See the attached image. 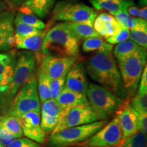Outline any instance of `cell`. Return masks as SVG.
Here are the masks:
<instances>
[{
	"mask_svg": "<svg viewBox=\"0 0 147 147\" xmlns=\"http://www.w3.org/2000/svg\"><path fill=\"white\" fill-rule=\"evenodd\" d=\"M118 64L127 97L130 99L137 92L141 75L146 65V50L142 49L119 61Z\"/></svg>",
	"mask_w": 147,
	"mask_h": 147,
	"instance_id": "277c9868",
	"label": "cell"
},
{
	"mask_svg": "<svg viewBox=\"0 0 147 147\" xmlns=\"http://www.w3.org/2000/svg\"><path fill=\"white\" fill-rule=\"evenodd\" d=\"M38 91L39 94L40 103L51 99L50 81L51 78L47 74L42 66L38 65L36 73Z\"/></svg>",
	"mask_w": 147,
	"mask_h": 147,
	"instance_id": "7402d4cb",
	"label": "cell"
},
{
	"mask_svg": "<svg viewBox=\"0 0 147 147\" xmlns=\"http://www.w3.org/2000/svg\"><path fill=\"white\" fill-rule=\"evenodd\" d=\"M86 96L89 104L101 120H108L115 115L126 100L102 86L92 82L89 84Z\"/></svg>",
	"mask_w": 147,
	"mask_h": 147,
	"instance_id": "5b68a950",
	"label": "cell"
},
{
	"mask_svg": "<svg viewBox=\"0 0 147 147\" xmlns=\"http://www.w3.org/2000/svg\"><path fill=\"white\" fill-rule=\"evenodd\" d=\"M15 63L16 61L10 63L0 64V78L4 81L8 87L13 76Z\"/></svg>",
	"mask_w": 147,
	"mask_h": 147,
	"instance_id": "836d02e7",
	"label": "cell"
},
{
	"mask_svg": "<svg viewBox=\"0 0 147 147\" xmlns=\"http://www.w3.org/2000/svg\"><path fill=\"white\" fill-rule=\"evenodd\" d=\"M47 30L28 36H18L14 35V47L33 52L36 55L37 65L41 61L45 55L42 53V46Z\"/></svg>",
	"mask_w": 147,
	"mask_h": 147,
	"instance_id": "2e32d148",
	"label": "cell"
},
{
	"mask_svg": "<svg viewBox=\"0 0 147 147\" xmlns=\"http://www.w3.org/2000/svg\"><path fill=\"white\" fill-rule=\"evenodd\" d=\"M66 75L59 77L55 79H51L50 81V93L51 99L57 100V97L63 91L65 87Z\"/></svg>",
	"mask_w": 147,
	"mask_h": 147,
	"instance_id": "4dcf8cb0",
	"label": "cell"
},
{
	"mask_svg": "<svg viewBox=\"0 0 147 147\" xmlns=\"http://www.w3.org/2000/svg\"><path fill=\"white\" fill-rule=\"evenodd\" d=\"M116 114L119 117L123 138L128 139L139 131L136 115L130 105L129 99H126L125 102L116 112Z\"/></svg>",
	"mask_w": 147,
	"mask_h": 147,
	"instance_id": "5bb4252c",
	"label": "cell"
},
{
	"mask_svg": "<svg viewBox=\"0 0 147 147\" xmlns=\"http://www.w3.org/2000/svg\"><path fill=\"white\" fill-rule=\"evenodd\" d=\"M59 121L60 119L57 117L40 115V125L45 134L52 133Z\"/></svg>",
	"mask_w": 147,
	"mask_h": 147,
	"instance_id": "d6a6232c",
	"label": "cell"
},
{
	"mask_svg": "<svg viewBox=\"0 0 147 147\" xmlns=\"http://www.w3.org/2000/svg\"><path fill=\"white\" fill-rule=\"evenodd\" d=\"M89 82L86 76L83 63L76 61L66 75L65 87L77 93L86 95Z\"/></svg>",
	"mask_w": 147,
	"mask_h": 147,
	"instance_id": "9a60e30c",
	"label": "cell"
},
{
	"mask_svg": "<svg viewBox=\"0 0 147 147\" xmlns=\"http://www.w3.org/2000/svg\"><path fill=\"white\" fill-rule=\"evenodd\" d=\"M3 1L9 7V8L16 10L25 2V0H3Z\"/></svg>",
	"mask_w": 147,
	"mask_h": 147,
	"instance_id": "b9f144b4",
	"label": "cell"
},
{
	"mask_svg": "<svg viewBox=\"0 0 147 147\" xmlns=\"http://www.w3.org/2000/svg\"><path fill=\"white\" fill-rule=\"evenodd\" d=\"M14 20L36 27L38 29H44L45 28V23L42 21L38 16L35 15L30 10H25L23 12H17V13H16Z\"/></svg>",
	"mask_w": 147,
	"mask_h": 147,
	"instance_id": "83f0119b",
	"label": "cell"
},
{
	"mask_svg": "<svg viewBox=\"0 0 147 147\" xmlns=\"http://www.w3.org/2000/svg\"><path fill=\"white\" fill-rule=\"evenodd\" d=\"M123 147H146V134L138 131L133 136L126 140Z\"/></svg>",
	"mask_w": 147,
	"mask_h": 147,
	"instance_id": "1f68e13d",
	"label": "cell"
},
{
	"mask_svg": "<svg viewBox=\"0 0 147 147\" xmlns=\"http://www.w3.org/2000/svg\"><path fill=\"white\" fill-rule=\"evenodd\" d=\"M0 125L8 130L16 137V138H19L23 136V131L18 119L14 116L8 114L0 116Z\"/></svg>",
	"mask_w": 147,
	"mask_h": 147,
	"instance_id": "484cf974",
	"label": "cell"
},
{
	"mask_svg": "<svg viewBox=\"0 0 147 147\" xmlns=\"http://www.w3.org/2000/svg\"><path fill=\"white\" fill-rule=\"evenodd\" d=\"M122 131L119 124V117L115 113L113 119L96 132L94 135L74 146H92V147H108L115 146L119 144L122 140Z\"/></svg>",
	"mask_w": 147,
	"mask_h": 147,
	"instance_id": "9c48e42d",
	"label": "cell"
},
{
	"mask_svg": "<svg viewBox=\"0 0 147 147\" xmlns=\"http://www.w3.org/2000/svg\"><path fill=\"white\" fill-rule=\"evenodd\" d=\"M16 11L8 10L0 14V52L14 47V18Z\"/></svg>",
	"mask_w": 147,
	"mask_h": 147,
	"instance_id": "4fadbf2b",
	"label": "cell"
},
{
	"mask_svg": "<svg viewBox=\"0 0 147 147\" xmlns=\"http://www.w3.org/2000/svg\"><path fill=\"white\" fill-rule=\"evenodd\" d=\"M139 88L138 92L140 93H147V67L145 66L143 70L140 79Z\"/></svg>",
	"mask_w": 147,
	"mask_h": 147,
	"instance_id": "ab89813d",
	"label": "cell"
},
{
	"mask_svg": "<svg viewBox=\"0 0 147 147\" xmlns=\"http://www.w3.org/2000/svg\"><path fill=\"white\" fill-rule=\"evenodd\" d=\"M8 10H11V9L9 8V7L5 3V1L3 0H0V14Z\"/></svg>",
	"mask_w": 147,
	"mask_h": 147,
	"instance_id": "f6af8a7d",
	"label": "cell"
},
{
	"mask_svg": "<svg viewBox=\"0 0 147 147\" xmlns=\"http://www.w3.org/2000/svg\"><path fill=\"white\" fill-rule=\"evenodd\" d=\"M86 67L90 78L99 85L121 98H127L118 65L112 52L97 53L89 59Z\"/></svg>",
	"mask_w": 147,
	"mask_h": 147,
	"instance_id": "6da1fadb",
	"label": "cell"
},
{
	"mask_svg": "<svg viewBox=\"0 0 147 147\" xmlns=\"http://www.w3.org/2000/svg\"><path fill=\"white\" fill-rule=\"evenodd\" d=\"M142 49V48H141L132 40H128L116 45L114 49L113 55L117 59V61H119Z\"/></svg>",
	"mask_w": 147,
	"mask_h": 147,
	"instance_id": "cb8c5ba5",
	"label": "cell"
},
{
	"mask_svg": "<svg viewBox=\"0 0 147 147\" xmlns=\"http://www.w3.org/2000/svg\"><path fill=\"white\" fill-rule=\"evenodd\" d=\"M82 48L85 53L112 52L113 50V46L104 41L100 37H92L84 40Z\"/></svg>",
	"mask_w": 147,
	"mask_h": 147,
	"instance_id": "603a6c76",
	"label": "cell"
},
{
	"mask_svg": "<svg viewBox=\"0 0 147 147\" xmlns=\"http://www.w3.org/2000/svg\"><path fill=\"white\" fill-rule=\"evenodd\" d=\"M129 39L141 48L147 49V21H144L129 30Z\"/></svg>",
	"mask_w": 147,
	"mask_h": 147,
	"instance_id": "d4e9b609",
	"label": "cell"
},
{
	"mask_svg": "<svg viewBox=\"0 0 147 147\" xmlns=\"http://www.w3.org/2000/svg\"><path fill=\"white\" fill-rule=\"evenodd\" d=\"M0 147H5L4 146H3V145H2L1 144V143H0Z\"/></svg>",
	"mask_w": 147,
	"mask_h": 147,
	"instance_id": "c3c4849f",
	"label": "cell"
},
{
	"mask_svg": "<svg viewBox=\"0 0 147 147\" xmlns=\"http://www.w3.org/2000/svg\"><path fill=\"white\" fill-rule=\"evenodd\" d=\"M42 53L45 55L78 57L79 40L65 22L57 23L47 31L42 42Z\"/></svg>",
	"mask_w": 147,
	"mask_h": 147,
	"instance_id": "7a4b0ae2",
	"label": "cell"
},
{
	"mask_svg": "<svg viewBox=\"0 0 147 147\" xmlns=\"http://www.w3.org/2000/svg\"><path fill=\"white\" fill-rule=\"evenodd\" d=\"M97 15L94 9L84 3L61 1L53 9L52 21L93 24Z\"/></svg>",
	"mask_w": 147,
	"mask_h": 147,
	"instance_id": "ba28073f",
	"label": "cell"
},
{
	"mask_svg": "<svg viewBox=\"0 0 147 147\" xmlns=\"http://www.w3.org/2000/svg\"><path fill=\"white\" fill-rule=\"evenodd\" d=\"M40 105L36 73H35L14 95L9 105L7 114L18 119L28 112L40 113Z\"/></svg>",
	"mask_w": 147,
	"mask_h": 147,
	"instance_id": "52a82bcc",
	"label": "cell"
},
{
	"mask_svg": "<svg viewBox=\"0 0 147 147\" xmlns=\"http://www.w3.org/2000/svg\"><path fill=\"white\" fill-rule=\"evenodd\" d=\"M55 0H25L23 4L28 8L35 15L45 18L51 13Z\"/></svg>",
	"mask_w": 147,
	"mask_h": 147,
	"instance_id": "d6986e66",
	"label": "cell"
},
{
	"mask_svg": "<svg viewBox=\"0 0 147 147\" xmlns=\"http://www.w3.org/2000/svg\"><path fill=\"white\" fill-rule=\"evenodd\" d=\"M126 142V139L123 138L122 140L121 141L119 144L115 145V146H108V147H123L125 143ZM81 147H92V146H81Z\"/></svg>",
	"mask_w": 147,
	"mask_h": 147,
	"instance_id": "bcb514c9",
	"label": "cell"
},
{
	"mask_svg": "<svg viewBox=\"0 0 147 147\" xmlns=\"http://www.w3.org/2000/svg\"><path fill=\"white\" fill-rule=\"evenodd\" d=\"M8 147H41L40 144L37 143L27 138H16Z\"/></svg>",
	"mask_w": 147,
	"mask_h": 147,
	"instance_id": "d590c367",
	"label": "cell"
},
{
	"mask_svg": "<svg viewBox=\"0 0 147 147\" xmlns=\"http://www.w3.org/2000/svg\"><path fill=\"white\" fill-rule=\"evenodd\" d=\"M147 4V0H139V5L140 7L146 6Z\"/></svg>",
	"mask_w": 147,
	"mask_h": 147,
	"instance_id": "7dc6e473",
	"label": "cell"
},
{
	"mask_svg": "<svg viewBox=\"0 0 147 147\" xmlns=\"http://www.w3.org/2000/svg\"><path fill=\"white\" fill-rule=\"evenodd\" d=\"M126 10L127 12L129 14L130 16H132V17H136V16H138L140 15V9L138 8V7L134 4L133 1L131 0V1L129 2V3L127 5L126 7Z\"/></svg>",
	"mask_w": 147,
	"mask_h": 147,
	"instance_id": "60d3db41",
	"label": "cell"
},
{
	"mask_svg": "<svg viewBox=\"0 0 147 147\" xmlns=\"http://www.w3.org/2000/svg\"><path fill=\"white\" fill-rule=\"evenodd\" d=\"M40 112H41L40 115L57 117L60 119V120L63 115V108L59 104L56 100H53V99H49L41 103Z\"/></svg>",
	"mask_w": 147,
	"mask_h": 147,
	"instance_id": "4316f807",
	"label": "cell"
},
{
	"mask_svg": "<svg viewBox=\"0 0 147 147\" xmlns=\"http://www.w3.org/2000/svg\"><path fill=\"white\" fill-rule=\"evenodd\" d=\"M93 8L97 10H106L111 15L114 16L116 13L123 8L131 0H89Z\"/></svg>",
	"mask_w": 147,
	"mask_h": 147,
	"instance_id": "44dd1931",
	"label": "cell"
},
{
	"mask_svg": "<svg viewBox=\"0 0 147 147\" xmlns=\"http://www.w3.org/2000/svg\"><path fill=\"white\" fill-rule=\"evenodd\" d=\"M139 17L145 21H147V7L146 6L142 7L140 9V15Z\"/></svg>",
	"mask_w": 147,
	"mask_h": 147,
	"instance_id": "ee69618b",
	"label": "cell"
},
{
	"mask_svg": "<svg viewBox=\"0 0 147 147\" xmlns=\"http://www.w3.org/2000/svg\"><path fill=\"white\" fill-rule=\"evenodd\" d=\"M14 35L18 36H28L42 32L43 29H38L36 27L26 25L14 20Z\"/></svg>",
	"mask_w": 147,
	"mask_h": 147,
	"instance_id": "f546056e",
	"label": "cell"
},
{
	"mask_svg": "<svg viewBox=\"0 0 147 147\" xmlns=\"http://www.w3.org/2000/svg\"><path fill=\"white\" fill-rule=\"evenodd\" d=\"M129 104L137 113H147V93L136 92L131 97V100H129Z\"/></svg>",
	"mask_w": 147,
	"mask_h": 147,
	"instance_id": "f1b7e54d",
	"label": "cell"
},
{
	"mask_svg": "<svg viewBox=\"0 0 147 147\" xmlns=\"http://www.w3.org/2000/svg\"><path fill=\"white\" fill-rule=\"evenodd\" d=\"M8 89V85L5 83L4 81L0 78V102H1V98H2L3 94Z\"/></svg>",
	"mask_w": 147,
	"mask_h": 147,
	"instance_id": "7bdbcfd3",
	"label": "cell"
},
{
	"mask_svg": "<svg viewBox=\"0 0 147 147\" xmlns=\"http://www.w3.org/2000/svg\"><path fill=\"white\" fill-rule=\"evenodd\" d=\"M23 134L27 138L38 144H45L46 134L40 125V113L31 111L18 118Z\"/></svg>",
	"mask_w": 147,
	"mask_h": 147,
	"instance_id": "7c38bea8",
	"label": "cell"
},
{
	"mask_svg": "<svg viewBox=\"0 0 147 147\" xmlns=\"http://www.w3.org/2000/svg\"><path fill=\"white\" fill-rule=\"evenodd\" d=\"M16 138L8 130L0 125V143L5 147H8Z\"/></svg>",
	"mask_w": 147,
	"mask_h": 147,
	"instance_id": "8d00e7d4",
	"label": "cell"
},
{
	"mask_svg": "<svg viewBox=\"0 0 147 147\" xmlns=\"http://www.w3.org/2000/svg\"><path fill=\"white\" fill-rule=\"evenodd\" d=\"M129 30L127 29L121 27V30L117 33L115 36L111 37V38L106 39L108 43L110 45H117V44L123 42L126 40L129 39Z\"/></svg>",
	"mask_w": 147,
	"mask_h": 147,
	"instance_id": "e575fe53",
	"label": "cell"
},
{
	"mask_svg": "<svg viewBox=\"0 0 147 147\" xmlns=\"http://www.w3.org/2000/svg\"><path fill=\"white\" fill-rule=\"evenodd\" d=\"M108 120L97 121L91 123L66 128L52 133L49 140V147H68L87 140L101 129Z\"/></svg>",
	"mask_w": 147,
	"mask_h": 147,
	"instance_id": "8992f818",
	"label": "cell"
},
{
	"mask_svg": "<svg viewBox=\"0 0 147 147\" xmlns=\"http://www.w3.org/2000/svg\"><path fill=\"white\" fill-rule=\"evenodd\" d=\"M71 33L79 40L88 39L92 37H100L95 30L92 23H71L65 22Z\"/></svg>",
	"mask_w": 147,
	"mask_h": 147,
	"instance_id": "ffe728a7",
	"label": "cell"
},
{
	"mask_svg": "<svg viewBox=\"0 0 147 147\" xmlns=\"http://www.w3.org/2000/svg\"><path fill=\"white\" fill-rule=\"evenodd\" d=\"M36 55L31 51H21L16 55V60L12 80L0 103L3 107H9L14 95L27 80L36 73Z\"/></svg>",
	"mask_w": 147,
	"mask_h": 147,
	"instance_id": "3957f363",
	"label": "cell"
},
{
	"mask_svg": "<svg viewBox=\"0 0 147 147\" xmlns=\"http://www.w3.org/2000/svg\"><path fill=\"white\" fill-rule=\"evenodd\" d=\"M95 30L100 36L108 39L121 30V27L114 16L108 13H102L96 16L93 23Z\"/></svg>",
	"mask_w": 147,
	"mask_h": 147,
	"instance_id": "e0dca14e",
	"label": "cell"
},
{
	"mask_svg": "<svg viewBox=\"0 0 147 147\" xmlns=\"http://www.w3.org/2000/svg\"><path fill=\"white\" fill-rule=\"evenodd\" d=\"M101 120L99 115L89 104H80L64 110L63 115L57 126L52 133L64 129L91 123Z\"/></svg>",
	"mask_w": 147,
	"mask_h": 147,
	"instance_id": "30bf717a",
	"label": "cell"
},
{
	"mask_svg": "<svg viewBox=\"0 0 147 147\" xmlns=\"http://www.w3.org/2000/svg\"><path fill=\"white\" fill-rule=\"evenodd\" d=\"M138 120V131L146 134L147 133V113H137L134 110Z\"/></svg>",
	"mask_w": 147,
	"mask_h": 147,
	"instance_id": "74e56055",
	"label": "cell"
},
{
	"mask_svg": "<svg viewBox=\"0 0 147 147\" xmlns=\"http://www.w3.org/2000/svg\"><path fill=\"white\" fill-rule=\"evenodd\" d=\"M56 100L63 108V111L73 106L80 104H89L86 95L72 91L65 87H64Z\"/></svg>",
	"mask_w": 147,
	"mask_h": 147,
	"instance_id": "ac0fdd59",
	"label": "cell"
},
{
	"mask_svg": "<svg viewBox=\"0 0 147 147\" xmlns=\"http://www.w3.org/2000/svg\"><path fill=\"white\" fill-rule=\"evenodd\" d=\"M78 59V57L45 55L38 65L42 66L49 78L55 79L67 74Z\"/></svg>",
	"mask_w": 147,
	"mask_h": 147,
	"instance_id": "8fae6325",
	"label": "cell"
},
{
	"mask_svg": "<svg viewBox=\"0 0 147 147\" xmlns=\"http://www.w3.org/2000/svg\"><path fill=\"white\" fill-rule=\"evenodd\" d=\"M16 55L14 51H10L8 53H0V64L10 63L16 61Z\"/></svg>",
	"mask_w": 147,
	"mask_h": 147,
	"instance_id": "f35d334b",
	"label": "cell"
}]
</instances>
